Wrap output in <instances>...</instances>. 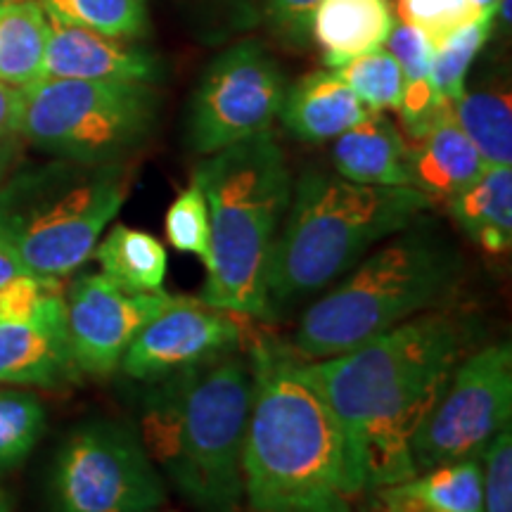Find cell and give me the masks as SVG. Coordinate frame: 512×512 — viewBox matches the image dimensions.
<instances>
[{
	"label": "cell",
	"instance_id": "5bb4252c",
	"mask_svg": "<svg viewBox=\"0 0 512 512\" xmlns=\"http://www.w3.org/2000/svg\"><path fill=\"white\" fill-rule=\"evenodd\" d=\"M43 76L50 79L150 83L162 81V60L131 38L107 36L50 19Z\"/></svg>",
	"mask_w": 512,
	"mask_h": 512
},
{
	"label": "cell",
	"instance_id": "3957f363",
	"mask_svg": "<svg viewBox=\"0 0 512 512\" xmlns=\"http://www.w3.org/2000/svg\"><path fill=\"white\" fill-rule=\"evenodd\" d=\"M145 384L138 437L164 479L200 512H242L254 392L247 358L226 354Z\"/></svg>",
	"mask_w": 512,
	"mask_h": 512
},
{
	"label": "cell",
	"instance_id": "277c9868",
	"mask_svg": "<svg viewBox=\"0 0 512 512\" xmlns=\"http://www.w3.org/2000/svg\"><path fill=\"white\" fill-rule=\"evenodd\" d=\"M211 221L204 304L271 318L268 271L292 197V174L271 131L207 155L195 166Z\"/></svg>",
	"mask_w": 512,
	"mask_h": 512
},
{
	"label": "cell",
	"instance_id": "6da1fadb",
	"mask_svg": "<svg viewBox=\"0 0 512 512\" xmlns=\"http://www.w3.org/2000/svg\"><path fill=\"white\" fill-rule=\"evenodd\" d=\"M463 332L444 311H425L344 354L306 361L344 432L361 498L413 477V437L460 361Z\"/></svg>",
	"mask_w": 512,
	"mask_h": 512
},
{
	"label": "cell",
	"instance_id": "8992f818",
	"mask_svg": "<svg viewBox=\"0 0 512 512\" xmlns=\"http://www.w3.org/2000/svg\"><path fill=\"white\" fill-rule=\"evenodd\" d=\"M458 254L427 226L373 247L299 320L292 349L304 361L344 354L439 306L456 287Z\"/></svg>",
	"mask_w": 512,
	"mask_h": 512
},
{
	"label": "cell",
	"instance_id": "d4e9b609",
	"mask_svg": "<svg viewBox=\"0 0 512 512\" xmlns=\"http://www.w3.org/2000/svg\"><path fill=\"white\" fill-rule=\"evenodd\" d=\"M50 19L98 31V34L136 38L147 29L145 0H36Z\"/></svg>",
	"mask_w": 512,
	"mask_h": 512
},
{
	"label": "cell",
	"instance_id": "5b68a950",
	"mask_svg": "<svg viewBox=\"0 0 512 512\" xmlns=\"http://www.w3.org/2000/svg\"><path fill=\"white\" fill-rule=\"evenodd\" d=\"M432 200L411 185H361L320 169L292 183L268 271V302H297L342 278L349 268L403 228Z\"/></svg>",
	"mask_w": 512,
	"mask_h": 512
},
{
	"label": "cell",
	"instance_id": "ab89813d",
	"mask_svg": "<svg viewBox=\"0 0 512 512\" xmlns=\"http://www.w3.org/2000/svg\"><path fill=\"white\" fill-rule=\"evenodd\" d=\"M361 512H384V510H380L377 508V505L370 501L368 496H363V505H361Z\"/></svg>",
	"mask_w": 512,
	"mask_h": 512
},
{
	"label": "cell",
	"instance_id": "484cf974",
	"mask_svg": "<svg viewBox=\"0 0 512 512\" xmlns=\"http://www.w3.org/2000/svg\"><path fill=\"white\" fill-rule=\"evenodd\" d=\"M0 323L67 328V304L60 280L19 273L0 285Z\"/></svg>",
	"mask_w": 512,
	"mask_h": 512
},
{
	"label": "cell",
	"instance_id": "7402d4cb",
	"mask_svg": "<svg viewBox=\"0 0 512 512\" xmlns=\"http://www.w3.org/2000/svg\"><path fill=\"white\" fill-rule=\"evenodd\" d=\"M100 273L126 292H164L169 254L147 230L124 226L110 228L93 249Z\"/></svg>",
	"mask_w": 512,
	"mask_h": 512
},
{
	"label": "cell",
	"instance_id": "603a6c76",
	"mask_svg": "<svg viewBox=\"0 0 512 512\" xmlns=\"http://www.w3.org/2000/svg\"><path fill=\"white\" fill-rule=\"evenodd\" d=\"M50 22L36 0L0 5V81L27 88L43 79Z\"/></svg>",
	"mask_w": 512,
	"mask_h": 512
},
{
	"label": "cell",
	"instance_id": "cb8c5ba5",
	"mask_svg": "<svg viewBox=\"0 0 512 512\" xmlns=\"http://www.w3.org/2000/svg\"><path fill=\"white\" fill-rule=\"evenodd\" d=\"M453 117L477 147L486 166H512V102L501 88L463 93L453 102Z\"/></svg>",
	"mask_w": 512,
	"mask_h": 512
},
{
	"label": "cell",
	"instance_id": "30bf717a",
	"mask_svg": "<svg viewBox=\"0 0 512 512\" xmlns=\"http://www.w3.org/2000/svg\"><path fill=\"white\" fill-rule=\"evenodd\" d=\"M512 418V349L494 344L458 361L413 437L415 470L479 458Z\"/></svg>",
	"mask_w": 512,
	"mask_h": 512
},
{
	"label": "cell",
	"instance_id": "f546056e",
	"mask_svg": "<svg viewBox=\"0 0 512 512\" xmlns=\"http://www.w3.org/2000/svg\"><path fill=\"white\" fill-rule=\"evenodd\" d=\"M166 238L169 245L183 254H192L207 264L211 252V221L207 197L200 181L192 176L188 188L178 192V197L166 209Z\"/></svg>",
	"mask_w": 512,
	"mask_h": 512
},
{
	"label": "cell",
	"instance_id": "60d3db41",
	"mask_svg": "<svg viewBox=\"0 0 512 512\" xmlns=\"http://www.w3.org/2000/svg\"><path fill=\"white\" fill-rule=\"evenodd\" d=\"M0 512H12V508H10V501H8V496H5L3 491H0Z\"/></svg>",
	"mask_w": 512,
	"mask_h": 512
},
{
	"label": "cell",
	"instance_id": "4316f807",
	"mask_svg": "<svg viewBox=\"0 0 512 512\" xmlns=\"http://www.w3.org/2000/svg\"><path fill=\"white\" fill-rule=\"evenodd\" d=\"M46 430V408L36 394L0 387V472L29 458Z\"/></svg>",
	"mask_w": 512,
	"mask_h": 512
},
{
	"label": "cell",
	"instance_id": "836d02e7",
	"mask_svg": "<svg viewBox=\"0 0 512 512\" xmlns=\"http://www.w3.org/2000/svg\"><path fill=\"white\" fill-rule=\"evenodd\" d=\"M320 0H259V10L273 29L294 46H302L309 36L311 17Z\"/></svg>",
	"mask_w": 512,
	"mask_h": 512
},
{
	"label": "cell",
	"instance_id": "d6a6232c",
	"mask_svg": "<svg viewBox=\"0 0 512 512\" xmlns=\"http://www.w3.org/2000/svg\"><path fill=\"white\" fill-rule=\"evenodd\" d=\"M387 50L394 55V60L399 62L406 83H422L432 81V57L434 46L422 29L415 24H394L392 34H389Z\"/></svg>",
	"mask_w": 512,
	"mask_h": 512
},
{
	"label": "cell",
	"instance_id": "b9f144b4",
	"mask_svg": "<svg viewBox=\"0 0 512 512\" xmlns=\"http://www.w3.org/2000/svg\"><path fill=\"white\" fill-rule=\"evenodd\" d=\"M152 512H174V510H162V508H159V510H152Z\"/></svg>",
	"mask_w": 512,
	"mask_h": 512
},
{
	"label": "cell",
	"instance_id": "8fae6325",
	"mask_svg": "<svg viewBox=\"0 0 512 512\" xmlns=\"http://www.w3.org/2000/svg\"><path fill=\"white\" fill-rule=\"evenodd\" d=\"M285 76L259 43L228 48L204 72L192 95L188 140L197 155L271 131L285 98Z\"/></svg>",
	"mask_w": 512,
	"mask_h": 512
},
{
	"label": "cell",
	"instance_id": "4fadbf2b",
	"mask_svg": "<svg viewBox=\"0 0 512 512\" xmlns=\"http://www.w3.org/2000/svg\"><path fill=\"white\" fill-rule=\"evenodd\" d=\"M245 337V316L204 304L200 297H176L138 332L119 370L133 380L155 382L235 354Z\"/></svg>",
	"mask_w": 512,
	"mask_h": 512
},
{
	"label": "cell",
	"instance_id": "ac0fdd59",
	"mask_svg": "<svg viewBox=\"0 0 512 512\" xmlns=\"http://www.w3.org/2000/svg\"><path fill=\"white\" fill-rule=\"evenodd\" d=\"M366 496L384 512H482V465L479 458L437 465Z\"/></svg>",
	"mask_w": 512,
	"mask_h": 512
},
{
	"label": "cell",
	"instance_id": "44dd1931",
	"mask_svg": "<svg viewBox=\"0 0 512 512\" xmlns=\"http://www.w3.org/2000/svg\"><path fill=\"white\" fill-rule=\"evenodd\" d=\"M448 202L453 221L491 254L508 252L512 245V166H486L475 181Z\"/></svg>",
	"mask_w": 512,
	"mask_h": 512
},
{
	"label": "cell",
	"instance_id": "7bdbcfd3",
	"mask_svg": "<svg viewBox=\"0 0 512 512\" xmlns=\"http://www.w3.org/2000/svg\"><path fill=\"white\" fill-rule=\"evenodd\" d=\"M5 3H12V0H0V5H5Z\"/></svg>",
	"mask_w": 512,
	"mask_h": 512
},
{
	"label": "cell",
	"instance_id": "7a4b0ae2",
	"mask_svg": "<svg viewBox=\"0 0 512 512\" xmlns=\"http://www.w3.org/2000/svg\"><path fill=\"white\" fill-rule=\"evenodd\" d=\"M252 408L242 444L249 512H354L344 432L292 347L261 337L252 347Z\"/></svg>",
	"mask_w": 512,
	"mask_h": 512
},
{
	"label": "cell",
	"instance_id": "e0dca14e",
	"mask_svg": "<svg viewBox=\"0 0 512 512\" xmlns=\"http://www.w3.org/2000/svg\"><path fill=\"white\" fill-rule=\"evenodd\" d=\"M332 164L337 176L351 183L411 185L408 143L401 128L382 112H368L356 126L335 138Z\"/></svg>",
	"mask_w": 512,
	"mask_h": 512
},
{
	"label": "cell",
	"instance_id": "4dcf8cb0",
	"mask_svg": "<svg viewBox=\"0 0 512 512\" xmlns=\"http://www.w3.org/2000/svg\"><path fill=\"white\" fill-rule=\"evenodd\" d=\"M399 17L425 31L434 48L463 24L475 19H494L477 12L467 0H399Z\"/></svg>",
	"mask_w": 512,
	"mask_h": 512
},
{
	"label": "cell",
	"instance_id": "52a82bcc",
	"mask_svg": "<svg viewBox=\"0 0 512 512\" xmlns=\"http://www.w3.org/2000/svg\"><path fill=\"white\" fill-rule=\"evenodd\" d=\"M136 181L133 162L50 159L0 183V242L41 278H67L93 256Z\"/></svg>",
	"mask_w": 512,
	"mask_h": 512
},
{
	"label": "cell",
	"instance_id": "f1b7e54d",
	"mask_svg": "<svg viewBox=\"0 0 512 512\" xmlns=\"http://www.w3.org/2000/svg\"><path fill=\"white\" fill-rule=\"evenodd\" d=\"M491 36V19H475L451 31L444 41L434 48L432 57V86L448 102H456L465 93V76L484 43Z\"/></svg>",
	"mask_w": 512,
	"mask_h": 512
},
{
	"label": "cell",
	"instance_id": "e575fe53",
	"mask_svg": "<svg viewBox=\"0 0 512 512\" xmlns=\"http://www.w3.org/2000/svg\"><path fill=\"white\" fill-rule=\"evenodd\" d=\"M195 15L216 29L242 31L259 22V0H190Z\"/></svg>",
	"mask_w": 512,
	"mask_h": 512
},
{
	"label": "cell",
	"instance_id": "83f0119b",
	"mask_svg": "<svg viewBox=\"0 0 512 512\" xmlns=\"http://www.w3.org/2000/svg\"><path fill=\"white\" fill-rule=\"evenodd\" d=\"M337 74L370 112H396L401 107L406 76L389 50L377 48L366 55H358L337 67Z\"/></svg>",
	"mask_w": 512,
	"mask_h": 512
},
{
	"label": "cell",
	"instance_id": "9c48e42d",
	"mask_svg": "<svg viewBox=\"0 0 512 512\" xmlns=\"http://www.w3.org/2000/svg\"><path fill=\"white\" fill-rule=\"evenodd\" d=\"M50 494L57 512H152L166 503V479L136 430L93 420L57 451Z\"/></svg>",
	"mask_w": 512,
	"mask_h": 512
},
{
	"label": "cell",
	"instance_id": "2e32d148",
	"mask_svg": "<svg viewBox=\"0 0 512 512\" xmlns=\"http://www.w3.org/2000/svg\"><path fill=\"white\" fill-rule=\"evenodd\" d=\"M368 112L337 72H311L285 88L278 117L304 143H328L356 126Z\"/></svg>",
	"mask_w": 512,
	"mask_h": 512
},
{
	"label": "cell",
	"instance_id": "8d00e7d4",
	"mask_svg": "<svg viewBox=\"0 0 512 512\" xmlns=\"http://www.w3.org/2000/svg\"><path fill=\"white\" fill-rule=\"evenodd\" d=\"M19 273H24V268L19 266V261L12 256L10 249L0 242V285H5L10 278H15Z\"/></svg>",
	"mask_w": 512,
	"mask_h": 512
},
{
	"label": "cell",
	"instance_id": "7c38bea8",
	"mask_svg": "<svg viewBox=\"0 0 512 512\" xmlns=\"http://www.w3.org/2000/svg\"><path fill=\"white\" fill-rule=\"evenodd\" d=\"M174 299L166 292H126L102 273H81L64 292L67 342L79 375L119 370L138 332Z\"/></svg>",
	"mask_w": 512,
	"mask_h": 512
},
{
	"label": "cell",
	"instance_id": "ffe728a7",
	"mask_svg": "<svg viewBox=\"0 0 512 512\" xmlns=\"http://www.w3.org/2000/svg\"><path fill=\"white\" fill-rule=\"evenodd\" d=\"M394 24L389 0H320L309 31L323 48V62L337 69L382 48Z\"/></svg>",
	"mask_w": 512,
	"mask_h": 512
},
{
	"label": "cell",
	"instance_id": "9a60e30c",
	"mask_svg": "<svg viewBox=\"0 0 512 512\" xmlns=\"http://www.w3.org/2000/svg\"><path fill=\"white\" fill-rule=\"evenodd\" d=\"M453 102H446L418 136L408 143L411 185L432 202L451 200L486 169L477 147L453 117Z\"/></svg>",
	"mask_w": 512,
	"mask_h": 512
},
{
	"label": "cell",
	"instance_id": "ba28073f",
	"mask_svg": "<svg viewBox=\"0 0 512 512\" xmlns=\"http://www.w3.org/2000/svg\"><path fill=\"white\" fill-rule=\"evenodd\" d=\"M22 95L19 138L74 162H126L150 140L159 119V93L150 83L43 76Z\"/></svg>",
	"mask_w": 512,
	"mask_h": 512
},
{
	"label": "cell",
	"instance_id": "1f68e13d",
	"mask_svg": "<svg viewBox=\"0 0 512 512\" xmlns=\"http://www.w3.org/2000/svg\"><path fill=\"white\" fill-rule=\"evenodd\" d=\"M482 458V512H512V430L503 427Z\"/></svg>",
	"mask_w": 512,
	"mask_h": 512
},
{
	"label": "cell",
	"instance_id": "74e56055",
	"mask_svg": "<svg viewBox=\"0 0 512 512\" xmlns=\"http://www.w3.org/2000/svg\"><path fill=\"white\" fill-rule=\"evenodd\" d=\"M17 155H19V140H10V143L0 145V183L8 178L12 166L17 162Z\"/></svg>",
	"mask_w": 512,
	"mask_h": 512
},
{
	"label": "cell",
	"instance_id": "d6986e66",
	"mask_svg": "<svg viewBox=\"0 0 512 512\" xmlns=\"http://www.w3.org/2000/svg\"><path fill=\"white\" fill-rule=\"evenodd\" d=\"M76 377L67 328L0 323V384L55 389Z\"/></svg>",
	"mask_w": 512,
	"mask_h": 512
},
{
	"label": "cell",
	"instance_id": "d590c367",
	"mask_svg": "<svg viewBox=\"0 0 512 512\" xmlns=\"http://www.w3.org/2000/svg\"><path fill=\"white\" fill-rule=\"evenodd\" d=\"M22 88L8 86L0 81V145L19 140V124H22Z\"/></svg>",
	"mask_w": 512,
	"mask_h": 512
},
{
	"label": "cell",
	"instance_id": "f35d334b",
	"mask_svg": "<svg viewBox=\"0 0 512 512\" xmlns=\"http://www.w3.org/2000/svg\"><path fill=\"white\" fill-rule=\"evenodd\" d=\"M467 3H470L477 12H482V15L494 17L498 12V5H501V0H467Z\"/></svg>",
	"mask_w": 512,
	"mask_h": 512
}]
</instances>
